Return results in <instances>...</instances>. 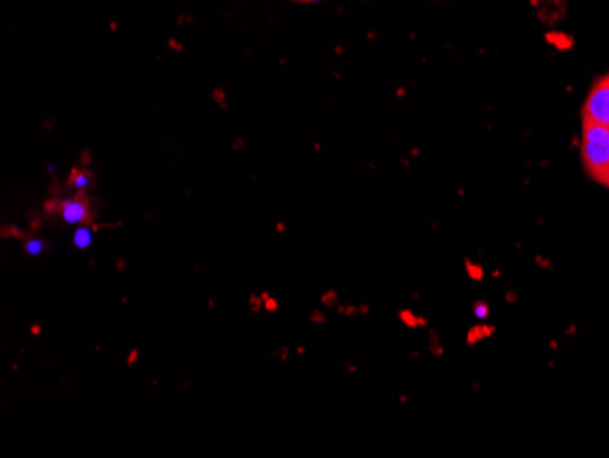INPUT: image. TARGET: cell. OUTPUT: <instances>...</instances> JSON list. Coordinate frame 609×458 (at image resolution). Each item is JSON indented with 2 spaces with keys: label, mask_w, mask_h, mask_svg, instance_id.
<instances>
[{
  "label": "cell",
  "mask_w": 609,
  "mask_h": 458,
  "mask_svg": "<svg viewBox=\"0 0 609 458\" xmlns=\"http://www.w3.org/2000/svg\"><path fill=\"white\" fill-rule=\"evenodd\" d=\"M536 262H541L542 266H546V269H552V263L546 262V260H542L541 257H536Z\"/></svg>",
  "instance_id": "12"
},
{
  "label": "cell",
  "mask_w": 609,
  "mask_h": 458,
  "mask_svg": "<svg viewBox=\"0 0 609 458\" xmlns=\"http://www.w3.org/2000/svg\"><path fill=\"white\" fill-rule=\"evenodd\" d=\"M602 185H606V187L609 188V174L605 177V182H602Z\"/></svg>",
  "instance_id": "13"
},
{
  "label": "cell",
  "mask_w": 609,
  "mask_h": 458,
  "mask_svg": "<svg viewBox=\"0 0 609 458\" xmlns=\"http://www.w3.org/2000/svg\"><path fill=\"white\" fill-rule=\"evenodd\" d=\"M94 230L88 229V227H80V229L75 230L74 235V246L80 251H88L91 246H94Z\"/></svg>",
  "instance_id": "4"
},
{
  "label": "cell",
  "mask_w": 609,
  "mask_h": 458,
  "mask_svg": "<svg viewBox=\"0 0 609 458\" xmlns=\"http://www.w3.org/2000/svg\"><path fill=\"white\" fill-rule=\"evenodd\" d=\"M583 121L609 127V75L595 83L584 102Z\"/></svg>",
  "instance_id": "2"
},
{
  "label": "cell",
  "mask_w": 609,
  "mask_h": 458,
  "mask_svg": "<svg viewBox=\"0 0 609 458\" xmlns=\"http://www.w3.org/2000/svg\"><path fill=\"white\" fill-rule=\"evenodd\" d=\"M509 299H511V302H514V299H516V296H514V293H509Z\"/></svg>",
  "instance_id": "14"
},
{
  "label": "cell",
  "mask_w": 609,
  "mask_h": 458,
  "mask_svg": "<svg viewBox=\"0 0 609 458\" xmlns=\"http://www.w3.org/2000/svg\"><path fill=\"white\" fill-rule=\"evenodd\" d=\"M88 182H90V179H88V176H85V174H83V176L75 177L74 187L79 188V190H85V188L88 187Z\"/></svg>",
  "instance_id": "10"
},
{
  "label": "cell",
  "mask_w": 609,
  "mask_h": 458,
  "mask_svg": "<svg viewBox=\"0 0 609 458\" xmlns=\"http://www.w3.org/2000/svg\"><path fill=\"white\" fill-rule=\"evenodd\" d=\"M402 320L407 324L409 327L425 326V320H420V318H414L413 313H402Z\"/></svg>",
  "instance_id": "9"
},
{
  "label": "cell",
  "mask_w": 609,
  "mask_h": 458,
  "mask_svg": "<svg viewBox=\"0 0 609 458\" xmlns=\"http://www.w3.org/2000/svg\"><path fill=\"white\" fill-rule=\"evenodd\" d=\"M584 168L595 182L602 183L609 174V127L583 121L580 144Z\"/></svg>",
  "instance_id": "1"
},
{
  "label": "cell",
  "mask_w": 609,
  "mask_h": 458,
  "mask_svg": "<svg viewBox=\"0 0 609 458\" xmlns=\"http://www.w3.org/2000/svg\"><path fill=\"white\" fill-rule=\"evenodd\" d=\"M88 216V207L85 201L80 199H72L63 205V219L68 225H77L80 221H85Z\"/></svg>",
  "instance_id": "3"
},
{
  "label": "cell",
  "mask_w": 609,
  "mask_h": 458,
  "mask_svg": "<svg viewBox=\"0 0 609 458\" xmlns=\"http://www.w3.org/2000/svg\"><path fill=\"white\" fill-rule=\"evenodd\" d=\"M466 272L467 276L471 277L472 282H482V265H478V263L471 262V260H466Z\"/></svg>",
  "instance_id": "7"
},
{
  "label": "cell",
  "mask_w": 609,
  "mask_h": 458,
  "mask_svg": "<svg viewBox=\"0 0 609 458\" xmlns=\"http://www.w3.org/2000/svg\"><path fill=\"white\" fill-rule=\"evenodd\" d=\"M494 335V327L483 326V324H480V326L471 327V329L467 330V344L469 346H475V344H478V341L486 340V338H491V336Z\"/></svg>",
  "instance_id": "5"
},
{
  "label": "cell",
  "mask_w": 609,
  "mask_h": 458,
  "mask_svg": "<svg viewBox=\"0 0 609 458\" xmlns=\"http://www.w3.org/2000/svg\"><path fill=\"white\" fill-rule=\"evenodd\" d=\"M46 251V243L41 238H32L24 243V252L28 257L37 258Z\"/></svg>",
  "instance_id": "6"
},
{
  "label": "cell",
  "mask_w": 609,
  "mask_h": 458,
  "mask_svg": "<svg viewBox=\"0 0 609 458\" xmlns=\"http://www.w3.org/2000/svg\"><path fill=\"white\" fill-rule=\"evenodd\" d=\"M472 313H475L478 320H486L489 316V305L486 302H477L475 307H472Z\"/></svg>",
  "instance_id": "8"
},
{
  "label": "cell",
  "mask_w": 609,
  "mask_h": 458,
  "mask_svg": "<svg viewBox=\"0 0 609 458\" xmlns=\"http://www.w3.org/2000/svg\"><path fill=\"white\" fill-rule=\"evenodd\" d=\"M289 2H300V4H314V2H322V0H289Z\"/></svg>",
  "instance_id": "11"
}]
</instances>
